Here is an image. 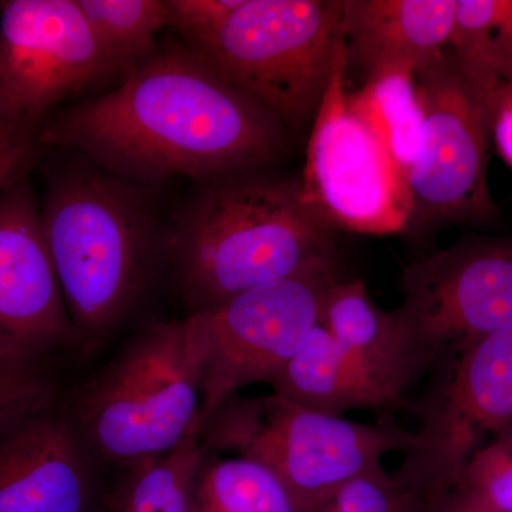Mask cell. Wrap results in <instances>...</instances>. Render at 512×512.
Listing matches in <instances>:
<instances>
[{"label": "cell", "instance_id": "cell-22", "mask_svg": "<svg viewBox=\"0 0 512 512\" xmlns=\"http://www.w3.org/2000/svg\"><path fill=\"white\" fill-rule=\"evenodd\" d=\"M207 456L200 433L130 468L120 512H195V484Z\"/></svg>", "mask_w": 512, "mask_h": 512}, {"label": "cell", "instance_id": "cell-27", "mask_svg": "<svg viewBox=\"0 0 512 512\" xmlns=\"http://www.w3.org/2000/svg\"><path fill=\"white\" fill-rule=\"evenodd\" d=\"M36 137L0 120V192L22 177L32 158Z\"/></svg>", "mask_w": 512, "mask_h": 512}, {"label": "cell", "instance_id": "cell-3", "mask_svg": "<svg viewBox=\"0 0 512 512\" xmlns=\"http://www.w3.org/2000/svg\"><path fill=\"white\" fill-rule=\"evenodd\" d=\"M42 227L73 330L100 338L137 301L158 251L147 187L82 157L50 180Z\"/></svg>", "mask_w": 512, "mask_h": 512}, {"label": "cell", "instance_id": "cell-4", "mask_svg": "<svg viewBox=\"0 0 512 512\" xmlns=\"http://www.w3.org/2000/svg\"><path fill=\"white\" fill-rule=\"evenodd\" d=\"M200 437L207 451H232L271 470L298 511L311 512L386 454L404 453L413 431L393 421L357 423L272 392L229 397L202 421Z\"/></svg>", "mask_w": 512, "mask_h": 512}, {"label": "cell", "instance_id": "cell-25", "mask_svg": "<svg viewBox=\"0 0 512 512\" xmlns=\"http://www.w3.org/2000/svg\"><path fill=\"white\" fill-rule=\"evenodd\" d=\"M329 505L333 512H424L423 505L407 494L382 464L342 485Z\"/></svg>", "mask_w": 512, "mask_h": 512}, {"label": "cell", "instance_id": "cell-8", "mask_svg": "<svg viewBox=\"0 0 512 512\" xmlns=\"http://www.w3.org/2000/svg\"><path fill=\"white\" fill-rule=\"evenodd\" d=\"M430 373L419 399L403 404L419 427L392 474L424 508L456 488L487 437H512V328L476 340Z\"/></svg>", "mask_w": 512, "mask_h": 512}, {"label": "cell", "instance_id": "cell-5", "mask_svg": "<svg viewBox=\"0 0 512 512\" xmlns=\"http://www.w3.org/2000/svg\"><path fill=\"white\" fill-rule=\"evenodd\" d=\"M286 130L315 119L346 53L343 0H242L221 26L185 42Z\"/></svg>", "mask_w": 512, "mask_h": 512}, {"label": "cell", "instance_id": "cell-17", "mask_svg": "<svg viewBox=\"0 0 512 512\" xmlns=\"http://www.w3.org/2000/svg\"><path fill=\"white\" fill-rule=\"evenodd\" d=\"M320 325L350 355L404 392L420 379L399 313L379 308L360 279H340L330 289Z\"/></svg>", "mask_w": 512, "mask_h": 512}, {"label": "cell", "instance_id": "cell-7", "mask_svg": "<svg viewBox=\"0 0 512 512\" xmlns=\"http://www.w3.org/2000/svg\"><path fill=\"white\" fill-rule=\"evenodd\" d=\"M342 279L336 255L185 318L200 365L201 419L251 384L271 386L322 319ZM202 426V424H201Z\"/></svg>", "mask_w": 512, "mask_h": 512}, {"label": "cell", "instance_id": "cell-21", "mask_svg": "<svg viewBox=\"0 0 512 512\" xmlns=\"http://www.w3.org/2000/svg\"><path fill=\"white\" fill-rule=\"evenodd\" d=\"M195 512H299L271 470L245 457L208 461L195 484Z\"/></svg>", "mask_w": 512, "mask_h": 512}, {"label": "cell", "instance_id": "cell-12", "mask_svg": "<svg viewBox=\"0 0 512 512\" xmlns=\"http://www.w3.org/2000/svg\"><path fill=\"white\" fill-rule=\"evenodd\" d=\"M116 73L77 0L0 2V120L37 137L60 101Z\"/></svg>", "mask_w": 512, "mask_h": 512}, {"label": "cell", "instance_id": "cell-1", "mask_svg": "<svg viewBox=\"0 0 512 512\" xmlns=\"http://www.w3.org/2000/svg\"><path fill=\"white\" fill-rule=\"evenodd\" d=\"M37 140L148 188L175 175L259 170L284 154L286 128L184 43L46 121Z\"/></svg>", "mask_w": 512, "mask_h": 512}, {"label": "cell", "instance_id": "cell-28", "mask_svg": "<svg viewBox=\"0 0 512 512\" xmlns=\"http://www.w3.org/2000/svg\"><path fill=\"white\" fill-rule=\"evenodd\" d=\"M488 123L495 146L512 168V84L491 101Z\"/></svg>", "mask_w": 512, "mask_h": 512}, {"label": "cell", "instance_id": "cell-20", "mask_svg": "<svg viewBox=\"0 0 512 512\" xmlns=\"http://www.w3.org/2000/svg\"><path fill=\"white\" fill-rule=\"evenodd\" d=\"M350 99L377 131L407 178L419 153L424 113L416 73L390 72L363 82Z\"/></svg>", "mask_w": 512, "mask_h": 512}, {"label": "cell", "instance_id": "cell-24", "mask_svg": "<svg viewBox=\"0 0 512 512\" xmlns=\"http://www.w3.org/2000/svg\"><path fill=\"white\" fill-rule=\"evenodd\" d=\"M451 493L498 512H512V437L476 451Z\"/></svg>", "mask_w": 512, "mask_h": 512}, {"label": "cell", "instance_id": "cell-15", "mask_svg": "<svg viewBox=\"0 0 512 512\" xmlns=\"http://www.w3.org/2000/svg\"><path fill=\"white\" fill-rule=\"evenodd\" d=\"M348 64L365 80L416 73L450 43L457 0H343Z\"/></svg>", "mask_w": 512, "mask_h": 512}, {"label": "cell", "instance_id": "cell-9", "mask_svg": "<svg viewBox=\"0 0 512 512\" xmlns=\"http://www.w3.org/2000/svg\"><path fill=\"white\" fill-rule=\"evenodd\" d=\"M424 123L407 175L410 210L404 235L427 237L448 225H490L498 208L488 185L491 138L487 110L443 50L416 72Z\"/></svg>", "mask_w": 512, "mask_h": 512}, {"label": "cell", "instance_id": "cell-30", "mask_svg": "<svg viewBox=\"0 0 512 512\" xmlns=\"http://www.w3.org/2000/svg\"><path fill=\"white\" fill-rule=\"evenodd\" d=\"M311 512H333L332 508H330L329 503L322 505V507L316 508V510H313Z\"/></svg>", "mask_w": 512, "mask_h": 512}, {"label": "cell", "instance_id": "cell-6", "mask_svg": "<svg viewBox=\"0 0 512 512\" xmlns=\"http://www.w3.org/2000/svg\"><path fill=\"white\" fill-rule=\"evenodd\" d=\"M80 416L94 450L128 470L200 433V365L185 320L134 336L87 390Z\"/></svg>", "mask_w": 512, "mask_h": 512}, {"label": "cell", "instance_id": "cell-29", "mask_svg": "<svg viewBox=\"0 0 512 512\" xmlns=\"http://www.w3.org/2000/svg\"><path fill=\"white\" fill-rule=\"evenodd\" d=\"M424 512H498L485 508L483 505L473 503L467 498L454 493L443 495L436 501L427 505Z\"/></svg>", "mask_w": 512, "mask_h": 512}, {"label": "cell", "instance_id": "cell-13", "mask_svg": "<svg viewBox=\"0 0 512 512\" xmlns=\"http://www.w3.org/2000/svg\"><path fill=\"white\" fill-rule=\"evenodd\" d=\"M73 333L28 181L0 192V348L40 355Z\"/></svg>", "mask_w": 512, "mask_h": 512}, {"label": "cell", "instance_id": "cell-18", "mask_svg": "<svg viewBox=\"0 0 512 512\" xmlns=\"http://www.w3.org/2000/svg\"><path fill=\"white\" fill-rule=\"evenodd\" d=\"M448 49L488 114L512 84V0H457Z\"/></svg>", "mask_w": 512, "mask_h": 512}, {"label": "cell", "instance_id": "cell-23", "mask_svg": "<svg viewBox=\"0 0 512 512\" xmlns=\"http://www.w3.org/2000/svg\"><path fill=\"white\" fill-rule=\"evenodd\" d=\"M37 357L0 348V431L49 407L52 390Z\"/></svg>", "mask_w": 512, "mask_h": 512}, {"label": "cell", "instance_id": "cell-2", "mask_svg": "<svg viewBox=\"0 0 512 512\" xmlns=\"http://www.w3.org/2000/svg\"><path fill=\"white\" fill-rule=\"evenodd\" d=\"M336 231L305 201L299 178L220 175L178 215L167 248L191 312L335 255Z\"/></svg>", "mask_w": 512, "mask_h": 512}, {"label": "cell", "instance_id": "cell-16", "mask_svg": "<svg viewBox=\"0 0 512 512\" xmlns=\"http://www.w3.org/2000/svg\"><path fill=\"white\" fill-rule=\"evenodd\" d=\"M279 396L319 412L345 416L352 410L403 406L402 387L350 355L316 326L298 355L271 383Z\"/></svg>", "mask_w": 512, "mask_h": 512}, {"label": "cell", "instance_id": "cell-10", "mask_svg": "<svg viewBox=\"0 0 512 512\" xmlns=\"http://www.w3.org/2000/svg\"><path fill=\"white\" fill-rule=\"evenodd\" d=\"M346 74L348 50L312 121L303 198L336 232L404 235L412 210L407 178L350 99Z\"/></svg>", "mask_w": 512, "mask_h": 512}, {"label": "cell", "instance_id": "cell-11", "mask_svg": "<svg viewBox=\"0 0 512 512\" xmlns=\"http://www.w3.org/2000/svg\"><path fill=\"white\" fill-rule=\"evenodd\" d=\"M396 309L420 376L512 328V238H468L404 268Z\"/></svg>", "mask_w": 512, "mask_h": 512}, {"label": "cell", "instance_id": "cell-26", "mask_svg": "<svg viewBox=\"0 0 512 512\" xmlns=\"http://www.w3.org/2000/svg\"><path fill=\"white\" fill-rule=\"evenodd\" d=\"M170 13L171 28L185 42L205 36L221 26L241 6L242 0H164Z\"/></svg>", "mask_w": 512, "mask_h": 512}, {"label": "cell", "instance_id": "cell-19", "mask_svg": "<svg viewBox=\"0 0 512 512\" xmlns=\"http://www.w3.org/2000/svg\"><path fill=\"white\" fill-rule=\"evenodd\" d=\"M77 5L111 66L124 77L156 55L157 33L171 26L161 0H77Z\"/></svg>", "mask_w": 512, "mask_h": 512}, {"label": "cell", "instance_id": "cell-14", "mask_svg": "<svg viewBox=\"0 0 512 512\" xmlns=\"http://www.w3.org/2000/svg\"><path fill=\"white\" fill-rule=\"evenodd\" d=\"M89 468L67 421L32 414L0 431V512H89Z\"/></svg>", "mask_w": 512, "mask_h": 512}]
</instances>
